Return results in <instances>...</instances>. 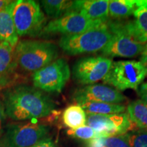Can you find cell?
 Listing matches in <instances>:
<instances>
[{"mask_svg":"<svg viewBox=\"0 0 147 147\" xmlns=\"http://www.w3.org/2000/svg\"><path fill=\"white\" fill-rule=\"evenodd\" d=\"M2 102L5 115L14 121H25L46 117L54 111L56 105L43 91L26 84L6 89Z\"/></svg>","mask_w":147,"mask_h":147,"instance_id":"cell-1","label":"cell"},{"mask_svg":"<svg viewBox=\"0 0 147 147\" xmlns=\"http://www.w3.org/2000/svg\"><path fill=\"white\" fill-rule=\"evenodd\" d=\"M106 24L113 36L101 51L104 57L132 58L142 54L147 38L140 32L135 21L107 20Z\"/></svg>","mask_w":147,"mask_h":147,"instance_id":"cell-2","label":"cell"},{"mask_svg":"<svg viewBox=\"0 0 147 147\" xmlns=\"http://www.w3.org/2000/svg\"><path fill=\"white\" fill-rule=\"evenodd\" d=\"M59 57L55 44L40 40L18 41L14 48V59L17 67L29 72H35L49 65Z\"/></svg>","mask_w":147,"mask_h":147,"instance_id":"cell-3","label":"cell"},{"mask_svg":"<svg viewBox=\"0 0 147 147\" xmlns=\"http://www.w3.org/2000/svg\"><path fill=\"white\" fill-rule=\"evenodd\" d=\"M113 35L106 23L100 26L76 35L62 36L59 46L69 55L94 53L102 51Z\"/></svg>","mask_w":147,"mask_h":147,"instance_id":"cell-4","label":"cell"},{"mask_svg":"<svg viewBox=\"0 0 147 147\" xmlns=\"http://www.w3.org/2000/svg\"><path fill=\"white\" fill-rule=\"evenodd\" d=\"M12 16L18 37L40 36L47 25L40 3L34 0L14 1Z\"/></svg>","mask_w":147,"mask_h":147,"instance_id":"cell-5","label":"cell"},{"mask_svg":"<svg viewBox=\"0 0 147 147\" xmlns=\"http://www.w3.org/2000/svg\"><path fill=\"white\" fill-rule=\"evenodd\" d=\"M146 76L147 69L140 61H118L113 62L102 81L120 92L129 89L138 91Z\"/></svg>","mask_w":147,"mask_h":147,"instance_id":"cell-6","label":"cell"},{"mask_svg":"<svg viewBox=\"0 0 147 147\" xmlns=\"http://www.w3.org/2000/svg\"><path fill=\"white\" fill-rule=\"evenodd\" d=\"M71 76L69 64L65 59L58 58L32 75L34 87L47 93H61Z\"/></svg>","mask_w":147,"mask_h":147,"instance_id":"cell-7","label":"cell"},{"mask_svg":"<svg viewBox=\"0 0 147 147\" xmlns=\"http://www.w3.org/2000/svg\"><path fill=\"white\" fill-rule=\"evenodd\" d=\"M48 132L47 126L38 123L8 125L0 138V147H32L45 139Z\"/></svg>","mask_w":147,"mask_h":147,"instance_id":"cell-8","label":"cell"},{"mask_svg":"<svg viewBox=\"0 0 147 147\" xmlns=\"http://www.w3.org/2000/svg\"><path fill=\"white\" fill-rule=\"evenodd\" d=\"M113 59L104 56H90L79 59L72 67L73 78L78 83L90 85L102 80L110 68Z\"/></svg>","mask_w":147,"mask_h":147,"instance_id":"cell-9","label":"cell"},{"mask_svg":"<svg viewBox=\"0 0 147 147\" xmlns=\"http://www.w3.org/2000/svg\"><path fill=\"white\" fill-rule=\"evenodd\" d=\"M86 124L100 137L122 136L137 129L125 113L112 115L87 114Z\"/></svg>","mask_w":147,"mask_h":147,"instance_id":"cell-10","label":"cell"},{"mask_svg":"<svg viewBox=\"0 0 147 147\" xmlns=\"http://www.w3.org/2000/svg\"><path fill=\"white\" fill-rule=\"evenodd\" d=\"M106 22L89 19L77 12H69L48 23L42 35L61 34L63 36L76 35L95 28Z\"/></svg>","mask_w":147,"mask_h":147,"instance_id":"cell-11","label":"cell"},{"mask_svg":"<svg viewBox=\"0 0 147 147\" xmlns=\"http://www.w3.org/2000/svg\"><path fill=\"white\" fill-rule=\"evenodd\" d=\"M73 100L77 104L84 102H97L121 104L126 97L115 88L106 84H90L76 89L73 93Z\"/></svg>","mask_w":147,"mask_h":147,"instance_id":"cell-12","label":"cell"},{"mask_svg":"<svg viewBox=\"0 0 147 147\" xmlns=\"http://www.w3.org/2000/svg\"><path fill=\"white\" fill-rule=\"evenodd\" d=\"M108 3L109 0L72 1L69 12H77L89 19L106 22L109 16Z\"/></svg>","mask_w":147,"mask_h":147,"instance_id":"cell-13","label":"cell"},{"mask_svg":"<svg viewBox=\"0 0 147 147\" xmlns=\"http://www.w3.org/2000/svg\"><path fill=\"white\" fill-rule=\"evenodd\" d=\"M16 67L14 49L8 42H0V88L11 83Z\"/></svg>","mask_w":147,"mask_h":147,"instance_id":"cell-14","label":"cell"},{"mask_svg":"<svg viewBox=\"0 0 147 147\" xmlns=\"http://www.w3.org/2000/svg\"><path fill=\"white\" fill-rule=\"evenodd\" d=\"M14 1L0 11V41L8 42L14 49L18 42V37L12 16Z\"/></svg>","mask_w":147,"mask_h":147,"instance_id":"cell-15","label":"cell"},{"mask_svg":"<svg viewBox=\"0 0 147 147\" xmlns=\"http://www.w3.org/2000/svg\"><path fill=\"white\" fill-rule=\"evenodd\" d=\"M127 114L136 128L147 131V104L137 100L128 104Z\"/></svg>","mask_w":147,"mask_h":147,"instance_id":"cell-16","label":"cell"},{"mask_svg":"<svg viewBox=\"0 0 147 147\" xmlns=\"http://www.w3.org/2000/svg\"><path fill=\"white\" fill-rule=\"evenodd\" d=\"M79 104L86 114L92 115H112V114L123 113L126 106L121 104H110V103L84 102Z\"/></svg>","mask_w":147,"mask_h":147,"instance_id":"cell-17","label":"cell"},{"mask_svg":"<svg viewBox=\"0 0 147 147\" xmlns=\"http://www.w3.org/2000/svg\"><path fill=\"white\" fill-rule=\"evenodd\" d=\"M138 8L136 0H111L108 3V14L120 20L134 14Z\"/></svg>","mask_w":147,"mask_h":147,"instance_id":"cell-18","label":"cell"},{"mask_svg":"<svg viewBox=\"0 0 147 147\" xmlns=\"http://www.w3.org/2000/svg\"><path fill=\"white\" fill-rule=\"evenodd\" d=\"M86 117L85 111L79 104L67 106L62 115L63 123L69 129H74L85 125Z\"/></svg>","mask_w":147,"mask_h":147,"instance_id":"cell-19","label":"cell"},{"mask_svg":"<svg viewBox=\"0 0 147 147\" xmlns=\"http://www.w3.org/2000/svg\"><path fill=\"white\" fill-rule=\"evenodd\" d=\"M47 15L56 19L69 12L71 1L64 0H42L40 1Z\"/></svg>","mask_w":147,"mask_h":147,"instance_id":"cell-20","label":"cell"},{"mask_svg":"<svg viewBox=\"0 0 147 147\" xmlns=\"http://www.w3.org/2000/svg\"><path fill=\"white\" fill-rule=\"evenodd\" d=\"M85 147H130L126 134L111 137H100L86 141Z\"/></svg>","mask_w":147,"mask_h":147,"instance_id":"cell-21","label":"cell"},{"mask_svg":"<svg viewBox=\"0 0 147 147\" xmlns=\"http://www.w3.org/2000/svg\"><path fill=\"white\" fill-rule=\"evenodd\" d=\"M67 134L74 138L88 141L90 140L100 138L97 134L91 127L88 125H84L74 129H68Z\"/></svg>","mask_w":147,"mask_h":147,"instance_id":"cell-22","label":"cell"},{"mask_svg":"<svg viewBox=\"0 0 147 147\" xmlns=\"http://www.w3.org/2000/svg\"><path fill=\"white\" fill-rule=\"evenodd\" d=\"M130 147H147V131L133 130L126 134Z\"/></svg>","mask_w":147,"mask_h":147,"instance_id":"cell-23","label":"cell"},{"mask_svg":"<svg viewBox=\"0 0 147 147\" xmlns=\"http://www.w3.org/2000/svg\"><path fill=\"white\" fill-rule=\"evenodd\" d=\"M135 23L139 31L147 38V8L140 6L134 13Z\"/></svg>","mask_w":147,"mask_h":147,"instance_id":"cell-24","label":"cell"},{"mask_svg":"<svg viewBox=\"0 0 147 147\" xmlns=\"http://www.w3.org/2000/svg\"><path fill=\"white\" fill-rule=\"evenodd\" d=\"M6 115H5L4 106H3L2 100H0V136L2 135L3 133V125L5 118H6Z\"/></svg>","mask_w":147,"mask_h":147,"instance_id":"cell-25","label":"cell"},{"mask_svg":"<svg viewBox=\"0 0 147 147\" xmlns=\"http://www.w3.org/2000/svg\"><path fill=\"white\" fill-rule=\"evenodd\" d=\"M138 93L140 100L147 104V82L140 84L138 89Z\"/></svg>","mask_w":147,"mask_h":147,"instance_id":"cell-26","label":"cell"},{"mask_svg":"<svg viewBox=\"0 0 147 147\" xmlns=\"http://www.w3.org/2000/svg\"><path fill=\"white\" fill-rule=\"evenodd\" d=\"M32 147H57L55 143L49 138H45Z\"/></svg>","mask_w":147,"mask_h":147,"instance_id":"cell-27","label":"cell"},{"mask_svg":"<svg viewBox=\"0 0 147 147\" xmlns=\"http://www.w3.org/2000/svg\"><path fill=\"white\" fill-rule=\"evenodd\" d=\"M140 61L142 63V65L145 67V68L147 69V45L144 51L141 54Z\"/></svg>","mask_w":147,"mask_h":147,"instance_id":"cell-28","label":"cell"},{"mask_svg":"<svg viewBox=\"0 0 147 147\" xmlns=\"http://www.w3.org/2000/svg\"><path fill=\"white\" fill-rule=\"evenodd\" d=\"M11 2H12L11 0H0V11Z\"/></svg>","mask_w":147,"mask_h":147,"instance_id":"cell-29","label":"cell"},{"mask_svg":"<svg viewBox=\"0 0 147 147\" xmlns=\"http://www.w3.org/2000/svg\"><path fill=\"white\" fill-rule=\"evenodd\" d=\"M138 8L140 6H144L147 8V0H136Z\"/></svg>","mask_w":147,"mask_h":147,"instance_id":"cell-30","label":"cell"}]
</instances>
